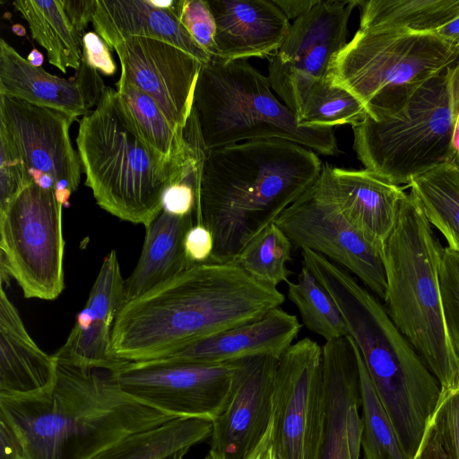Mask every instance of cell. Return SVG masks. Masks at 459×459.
<instances>
[{"label": "cell", "mask_w": 459, "mask_h": 459, "mask_svg": "<svg viewBox=\"0 0 459 459\" xmlns=\"http://www.w3.org/2000/svg\"><path fill=\"white\" fill-rule=\"evenodd\" d=\"M285 300L236 263L194 264L124 304L113 326L111 351L125 361L165 357L195 341L254 322Z\"/></svg>", "instance_id": "1"}, {"label": "cell", "mask_w": 459, "mask_h": 459, "mask_svg": "<svg viewBox=\"0 0 459 459\" xmlns=\"http://www.w3.org/2000/svg\"><path fill=\"white\" fill-rule=\"evenodd\" d=\"M316 152L264 139L207 150L196 224L212 234L208 262L234 263L246 245L317 180Z\"/></svg>", "instance_id": "2"}, {"label": "cell", "mask_w": 459, "mask_h": 459, "mask_svg": "<svg viewBox=\"0 0 459 459\" xmlns=\"http://www.w3.org/2000/svg\"><path fill=\"white\" fill-rule=\"evenodd\" d=\"M0 418L19 439L23 459H92L128 435L176 417L126 395L110 371L57 362L49 388L0 397Z\"/></svg>", "instance_id": "3"}, {"label": "cell", "mask_w": 459, "mask_h": 459, "mask_svg": "<svg viewBox=\"0 0 459 459\" xmlns=\"http://www.w3.org/2000/svg\"><path fill=\"white\" fill-rule=\"evenodd\" d=\"M301 256L339 307L401 446L413 459L440 401L437 378L385 307L347 270L309 249Z\"/></svg>", "instance_id": "4"}, {"label": "cell", "mask_w": 459, "mask_h": 459, "mask_svg": "<svg viewBox=\"0 0 459 459\" xmlns=\"http://www.w3.org/2000/svg\"><path fill=\"white\" fill-rule=\"evenodd\" d=\"M443 247L413 195L402 202L383 250L385 309L437 378L459 391V359L447 332L439 266Z\"/></svg>", "instance_id": "5"}, {"label": "cell", "mask_w": 459, "mask_h": 459, "mask_svg": "<svg viewBox=\"0 0 459 459\" xmlns=\"http://www.w3.org/2000/svg\"><path fill=\"white\" fill-rule=\"evenodd\" d=\"M76 145L100 207L144 227L160 213L179 153L168 160L144 141L117 90L105 86L94 110L82 117Z\"/></svg>", "instance_id": "6"}, {"label": "cell", "mask_w": 459, "mask_h": 459, "mask_svg": "<svg viewBox=\"0 0 459 459\" xmlns=\"http://www.w3.org/2000/svg\"><path fill=\"white\" fill-rule=\"evenodd\" d=\"M273 91L268 77L247 59L203 65L194 109L206 149L281 139L323 155L339 154L333 127L299 126L296 115Z\"/></svg>", "instance_id": "7"}, {"label": "cell", "mask_w": 459, "mask_h": 459, "mask_svg": "<svg viewBox=\"0 0 459 459\" xmlns=\"http://www.w3.org/2000/svg\"><path fill=\"white\" fill-rule=\"evenodd\" d=\"M448 68L352 127L353 149L366 169L394 185H409L453 159L459 125L452 108Z\"/></svg>", "instance_id": "8"}, {"label": "cell", "mask_w": 459, "mask_h": 459, "mask_svg": "<svg viewBox=\"0 0 459 459\" xmlns=\"http://www.w3.org/2000/svg\"><path fill=\"white\" fill-rule=\"evenodd\" d=\"M458 57L459 48L434 33L359 24L331 60L326 81L351 92L368 116L375 117L446 71Z\"/></svg>", "instance_id": "9"}, {"label": "cell", "mask_w": 459, "mask_h": 459, "mask_svg": "<svg viewBox=\"0 0 459 459\" xmlns=\"http://www.w3.org/2000/svg\"><path fill=\"white\" fill-rule=\"evenodd\" d=\"M63 204L34 181L0 211L1 283L15 279L28 299L53 300L65 288Z\"/></svg>", "instance_id": "10"}, {"label": "cell", "mask_w": 459, "mask_h": 459, "mask_svg": "<svg viewBox=\"0 0 459 459\" xmlns=\"http://www.w3.org/2000/svg\"><path fill=\"white\" fill-rule=\"evenodd\" d=\"M292 247L322 255L355 275L385 300L386 277L383 254L345 218L323 170L314 185L274 221Z\"/></svg>", "instance_id": "11"}, {"label": "cell", "mask_w": 459, "mask_h": 459, "mask_svg": "<svg viewBox=\"0 0 459 459\" xmlns=\"http://www.w3.org/2000/svg\"><path fill=\"white\" fill-rule=\"evenodd\" d=\"M238 360L207 364L157 359L127 361L110 371L120 390L176 418L213 421L223 410Z\"/></svg>", "instance_id": "12"}, {"label": "cell", "mask_w": 459, "mask_h": 459, "mask_svg": "<svg viewBox=\"0 0 459 459\" xmlns=\"http://www.w3.org/2000/svg\"><path fill=\"white\" fill-rule=\"evenodd\" d=\"M323 347L308 337L281 356L273 394L276 459H316L324 419Z\"/></svg>", "instance_id": "13"}, {"label": "cell", "mask_w": 459, "mask_h": 459, "mask_svg": "<svg viewBox=\"0 0 459 459\" xmlns=\"http://www.w3.org/2000/svg\"><path fill=\"white\" fill-rule=\"evenodd\" d=\"M357 6L358 1L319 0L293 21L270 56L269 82L296 117L308 91L326 79L331 60L347 44L349 19Z\"/></svg>", "instance_id": "14"}, {"label": "cell", "mask_w": 459, "mask_h": 459, "mask_svg": "<svg viewBox=\"0 0 459 459\" xmlns=\"http://www.w3.org/2000/svg\"><path fill=\"white\" fill-rule=\"evenodd\" d=\"M76 118L65 112L0 94V126L9 134L33 181L54 189L65 204L82 170L69 129Z\"/></svg>", "instance_id": "15"}, {"label": "cell", "mask_w": 459, "mask_h": 459, "mask_svg": "<svg viewBox=\"0 0 459 459\" xmlns=\"http://www.w3.org/2000/svg\"><path fill=\"white\" fill-rule=\"evenodd\" d=\"M279 359L256 356L238 360L231 391L212 421V459H246L273 421V394Z\"/></svg>", "instance_id": "16"}, {"label": "cell", "mask_w": 459, "mask_h": 459, "mask_svg": "<svg viewBox=\"0 0 459 459\" xmlns=\"http://www.w3.org/2000/svg\"><path fill=\"white\" fill-rule=\"evenodd\" d=\"M120 75L151 96L169 121L184 128L194 108L202 63L168 42L142 37L117 46Z\"/></svg>", "instance_id": "17"}, {"label": "cell", "mask_w": 459, "mask_h": 459, "mask_svg": "<svg viewBox=\"0 0 459 459\" xmlns=\"http://www.w3.org/2000/svg\"><path fill=\"white\" fill-rule=\"evenodd\" d=\"M322 347L324 419L316 459H359L362 420L353 341L348 335Z\"/></svg>", "instance_id": "18"}, {"label": "cell", "mask_w": 459, "mask_h": 459, "mask_svg": "<svg viewBox=\"0 0 459 459\" xmlns=\"http://www.w3.org/2000/svg\"><path fill=\"white\" fill-rule=\"evenodd\" d=\"M125 304V280L116 250L103 259L85 307L65 344L53 355L58 363L82 369L115 371L127 361L111 351L115 320Z\"/></svg>", "instance_id": "19"}, {"label": "cell", "mask_w": 459, "mask_h": 459, "mask_svg": "<svg viewBox=\"0 0 459 459\" xmlns=\"http://www.w3.org/2000/svg\"><path fill=\"white\" fill-rule=\"evenodd\" d=\"M104 82L98 70L82 59L68 79L32 65L4 39H0V94L54 108L75 118L100 101Z\"/></svg>", "instance_id": "20"}, {"label": "cell", "mask_w": 459, "mask_h": 459, "mask_svg": "<svg viewBox=\"0 0 459 459\" xmlns=\"http://www.w3.org/2000/svg\"><path fill=\"white\" fill-rule=\"evenodd\" d=\"M323 170L347 221L383 254L407 194L366 169H345L323 164Z\"/></svg>", "instance_id": "21"}, {"label": "cell", "mask_w": 459, "mask_h": 459, "mask_svg": "<svg viewBox=\"0 0 459 459\" xmlns=\"http://www.w3.org/2000/svg\"><path fill=\"white\" fill-rule=\"evenodd\" d=\"M208 4L216 23L220 60L271 56L290 27L273 0H208Z\"/></svg>", "instance_id": "22"}, {"label": "cell", "mask_w": 459, "mask_h": 459, "mask_svg": "<svg viewBox=\"0 0 459 459\" xmlns=\"http://www.w3.org/2000/svg\"><path fill=\"white\" fill-rule=\"evenodd\" d=\"M295 315L275 307L258 320L186 344L160 359L195 363H227L256 356L280 359L298 337Z\"/></svg>", "instance_id": "23"}, {"label": "cell", "mask_w": 459, "mask_h": 459, "mask_svg": "<svg viewBox=\"0 0 459 459\" xmlns=\"http://www.w3.org/2000/svg\"><path fill=\"white\" fill-rule=\"evenodd\" d=\"M91 22L95 32L109 48L129 38H150L178 47L202 65L211 61V56L193 39L175 11L157 8L151 0H96Z\"/></svg>", "instance_id": "24"}, {"label": "cell", "mask_w": 459, "mask_h": 459, "mask_svg": "<svg viewBox=\"0 0 459 459\" xmlns=\"http://www.w3.org/2000/svg\"><path fill=\"white\" fill-rule=\"evenodd\" d=\"M57 361L27 332L4 287L0 290V397L42 392L54 385Z\"/></svg>", "instance_id": "25"}, {"label": "cell", "mask_w": 459, "mask_h": 459, "mask_svg": "<svg viewBox=\"0 0 459 459\" xmlns=\"http://www.w3.org/2000/svg\"><path fill=\"white\" fill-rule=\"evenodd\" d=\"M196 223L195 214L176 216L161 211L145 227L138 263L125 280V303L147 293L194 264L188 260L184 240Z\"/></svg>", "instance_id": "26"}, {"label": "cell", "mask_w": 459, "mask_h": 459, "mask_svg": "<svg viewBox=\"0 0 459 459\" xmlns=\"http://www.w3.org/2000/svg\"><path fill=\"white\" fill-rule=\"evenodd\" d=\"M13 4L27 21L32 39L46 49L52 65L64 74L67 68H80L82 38L71 24L63 0H17Z\"/></svg>", "instance_id": "27"}, {"label": "cell", "mask_w": 459, "mask_h": 459, "mask_svg": "<svg viewBox=\"0 0 459 459\" xmlns=\"http://www.w3.org/2000/svg\"><path fill=\"white\" fill-rule=\"evenodd\" d=\"M212 421L175 418L118 440L92 459H163L210 437Z\"/></svg>", "instance_id": "28"}, {"label": "cell", "mask_w": 459, "mask_h": 459, "mask_svg": "<svg viewBox=\"0 0 459 459\" xmlns=\"http://www.w3.org/2000/svg\"><path fill=\"white\" fill-rule=\"evenodd\" d=\"M430 225L459 253V149L453 159L408 185Z\"/></svg>", "instance_id": "29"}, {"label": "cell", "mask_w": 459, "mask_h": 459, "mask_svg": "<svg viewBox=\"0 0 459 459\" xmlns=\"http://www.w3.org/2000/svg\"><path fill=\"white\" fill-rule=\"evenodd\" d=\"M359 24L434 33L459 16V0L358 1Z\"/></svg>", "instance_id": "30"}, {"label": "cell", "mask_w": 459, "mask_h": 459, "mask_svg": "<svg viewBox=\"0 0 459 459\" xmlns=\"http://www.w3.org/2000/svg\"><path fill=\"white\" fill-rule=\"evenodd\" d=\"M119 99L144 141L168 160L184 147V128L172 125L158 103L120 75L116 82Z\"/></svg>", "instance_id": "31"}, {"label": "cell", "mask_w": 459, "mask_h": 459, "mask_svg": "<svg viewBox=\"0 0 459 459\" xmlns=\"http://www.w3.org/2000/svg\"><path fill=\"white\" fill-rule=\"evenodd\" d=\"M354 347L359 376L364 459H408L355 343Z\"/></svg>", "instance_id": "32"}, {"label": "cell", "mask_w": 459, "mask_h": 459, "mask_svg": "<svg viewBox=\"0 0 459 459\" xmlns=\"http://www.w3.org/2000/svg\"><path fill=\"white\" fill-rule=\"evenodd\" d=\"M288 298L298 308L305 326L325 342L346 337L348 329L329 292L302 265L297 281H288Z\"/></svg>", "instance_id": "33"}, {"label": "cell", "mask_w": 459, "mask_h": 459, "mask_svg": "<svg viewBox=\"0 0 459 459\" xmlns=\"http://www.w3.org/2000/svg\"><path fill=\"white\" fill-rule=\"evenodd\" d=\"M291 249L289 238L273 222L246 245L234 263L256 281L277 288L289 281Z\"/></svg>", "instance_id": "34"}, {"label": "cell", "mask_w": 459, "mask_h": 459, "mask_svg": "<svg viewBox=\"0 0 459 459\" xmlns=\"http://www.w3.org/2000/svg\"><path fill=\"white\" fill-rule=\"evenodd\" d=\"M368 116L363 104L345 89L330 84L326 79L308 91L297 116L301 126H327L362 123Z\"/></svg>", "instance_id": "35"}, {"label": "cell", "mask_w": 459, "mask_h": 459, "mask_svg": "<svg viewBox=\"0 0 459 459\" xmlns=\"http://www.w3.org/2000/svg\"><path fill=\"white\" fill-rule=\"evenodd\" d=\"M439 281L446 325L459 359V253L447 247L442 252Z\"/></svg>", "instance_id": "36"}, {"label": "cell", "mask_w": 459, "mask_h": 459, "mask_svg": "<svg viewBox=\"0 0 459 459\" xmlns=\"http://www.w3.org/2000/svg\"><path fill=\"white\" fill-rule=\"evenodd\" d=\"M32 182L18 149L0 126V211Z\"/></svg>", "instance_id": "37"}, {"label": "cell", "mask_w": 459, "mask_h": 459, "mask_svg": "<svg viewBox=\"0 0 459 459\" xmlns=\"http://www.w3.org/2000/svg\"><path fill=\"white\" fill-rule=\"evenodd\" d=\"M175 13L193 39L211 56L218 57L216 23L206 0H177Z\"/></svg>", "instance_id": "38"}, {"label": "cell", "mask_w": 459, "mask_h": 459, "mask_svg": "<svg viewBox=\"0 0 459 459\" xmlns=\"http://www.w3.org/2000/svg\"><path fill=\"white\" fill-rule=\"evenodd\" d=\"M452 459H459V391L441 392L431 419Z\"/></svg>", "instance_id": "39"}, {"label": "cell", "mask_w": 459, "mask_h": 459, "mask_svg": "<svg viewBox=\"0 0 459 459\" xmlns=\"http://www.w3.org/2000/svg\"><path fill=\"white\" fill-rule=\"evenodd\" d=\"M82 59L105 75L110 76L117 72L109 47L95 31H89L82 38Z\"/></svg>", "instance_id": "40"}, {"label": "cell", "mask_w": 459, "mask_h": 459, "mask_svg": "<svg viewBox=\"0 0 459 459\" xmlns=\"http://www.w3.org/2000/svg\"><path fill=\"white\" fill-rule=\"evenodd\" d=\"M184 247L192 264L206 263L214 247L212 234L204 225L195 224L186 234Z\"/></svg>", "instance_id": "41"}, {"label": "cell", "mask_w": 459, "mask_h": 459, "mask_svg": "<svg viewBox=\"0 0 459 459\" xmlns=\"http://www.w3.org/2000/svg\"><path fill=\"white\" fill-rule=\"evenodd\" d=\"M65 12L75 31L83 38L84 30L96 10V0H63Z\"/></svg>", "instance_id": "42"}, {"label": "cell", "mask_w": 459, "mask_h": 459, "mask_svg": "<svg viewBox=\"0 0 459 459\" xmlns=\"http://www.w3.org/2000/svg\"><path fill=\"white\" fill-rule=\"evenodd\" d=\"M413 459H452L431 420L426 429L420 448Z\"/></svg>", "instance_id": "43"}, {"label": "cell", "mask_w": 459, "mask_h": 459, "mask_svg": "<svg viewBox=\"0 0 459 459\" xmlns=\"http://www.w3.org/2000/svg\"><path fill=\"white\" fill-rule=\"evenodd\" d=\"M0 459H23L22 446L10 426L0 418Z\"/></svg>", "instance_id": "44"}, {"label": "cell", "mask_w": 459, "mask_h": 459, "mask_svg": "<svg viewBox=\"0 0 459 459\" xmlns=\"http://www.w3.org/2000/svg\"><path fill=\"white\" fill-rule=\"evenodd\" d=\"M319 0H273L289 20L295 21L312 8Z\"/></svg>", "instance_id": "45"}, {"label": "cell", "mask_w": 459, "mask_h": 459, "mask_svg": "<svg viewBox=\"0 0 459 459\" xmlns=\"http://www.w3.org/2000/svg\"><path fill=\"white\" fill-rule=\"evenodd\" d=\"M448 86L452 100V108L456 122L459 125V57L447 70Z\"/></svg>", "instance_id": "46"}, {"label": "cell", "mask_w": 459, "mask_h": 459, "mask_svg": "<svg viewBox=\"0 0 459 459\" xmlns=\"http://www.w3.org/2000/svg\"><path fill=\"white\" fill-rule=\"evenodd\" d=\"M273 421L259 445L246 459H276L272 448ZM204 459H212L207 455Z\"/></svg>", "instance_id": "47"}, {"label": "cell", "mask_w": 459, "mask_h": 459, "mask_svg": "<svg viewBox=\"0 0 459 459\" xmlns=\"http://www.w3.org/2000/svg\"><path fill=\"white\" fill-rule=\"evenodd\" d=\"M452 47L459 48V16L434 32Z\"/></svg>", "instance_id": "48"}, {"label": "cell", "mask_w": 459, "mask_h": 459, "mask_svg": "<svg viewBox=\"0 0 459 459\" xmlns=\"http://www.w3.org/2000/svg\"><path fill=\"white\" fill-rule=\"evenodd\" d=\"M27 60L34 66L40 67L43 61V55L36 48H33L31 52L28 55Z\"/></svg>", "instance_id": "49"}, {"label": "cell", "mask_w": 459, "mask_h": 459, "mask_svg": "<svg viewBox=\"0 0 459 459\" xmlns=\"http://www.w3.org/2000/svg\"><path fill=\"white\" fill-rule=\"evenodd\" d=\"M13 30L19 36H22L25 34V30L22 26L21 25H14L13 26Z\"/></svg>", "instance_id": "50"}]
</instances>
